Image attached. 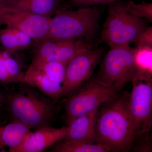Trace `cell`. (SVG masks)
<instances>
[{"mask_svg": "<svg viewBox=\"0 0 152 152\" xmlns=\"http://www.w3.org/2000/svg\"><path fill=\"white\" fill-rule=\"evenodd\" d=\"M131 83L132 88L129 107L134 130L135 142L140 139L150 138L152 124V72L139 71Z\"/></svg>", "mask_w": 152, "mask_h": 152, "instance_id": "cell-5", "label": "cell"}, {"mask_svg": "<svg viewBox=\"0 0 152 152\" xmlns=\"http://www.w3.org/2000/svg\"><path fill=\"white\" fill-rule=\"evenodd\" d=\"M8 107L17 120L31 129L48 126L53 117L52 104L31 91H20L9 96Z\"/></svg>", "mask_w": 152, "mask_h": 152, "instance_id": "cell-6", "label": "cell"}, {"mask_svg": "<svg viewBox=\"0 0 152 152\" xmlns=\"http://www.w3.org/2000/svg\"><path fill=\"white\" fill-rule=\"evenodd\" d=\"M61 8V0H7L0 4V16L26 12L51 17Z\"/></svg>", "mask_w": 152, "mask_h": 152, "instance_id": "cell-12", "label": "cell"}, {"mask_svg": "<svg viewBox=\"0 0 152 152\" xmlns=\"http://www.w3.org/2000/svg\"><path fill=\"white\" fill-rule=\"evenodd\" d=\"M152 46H137L134 57L139 71L152 72Z\"/></svg>", "mask_w": 152, "mask_h": 152, "instance_id": "cell-17", "label": "cell"}, {"mask_svg": "<svg viewBox=\"0 0 152 152\" xmlns=\"http://www.w3.org/2000/svg\"><path fill=\"white\" fill-rule=\"evenodd\" d=\"M7 0H0V4L5 2Z\"/></svg>", "mask_w": 152, "mask_h": 152, "instance_id": "cell-24", "label": "cell"}, {"mask_svg": "<svg viewBox=\"0 0 152 152\" xmlns=\"http://www.w3.org/2000/svg\"><path fill=\"white\" fill-rule=\"evenodd\" d=\"M4 51L0 50V83H18L16 79L10 75L4 60Z\"/></svg>", "mask_w": 152, "mask_h": 152, "instance_id": "cell-20", "label": "cell"}, {"mask_svg": "<svg viewBox=\"0 0 152 152\" xmlns=\"http://www.w3.org/2000/svg\"><path fill=\"white\" fill-rule=\"evenodd\" d=\"M29 126L17 120L1 127V140L3 145L9 148V152L18 148L31 132Z\"/></svg>", "mask_w": 152, "mask_h": 152, "instance_id": "cell-15", "label": "cell"}, {"mask_svg": "<svg viewBox=\"0 0 152 152\" xmlns=\"http://www.w3.org/2000/svg\"><path fill=\"white\" fill-rule=\"evenodd\" d=\"M134 48L129 45L110 48L101 63L95 80L120 92L138 72Z\"/></svg>", "mask_w": 152, "mask_h": 152, "instance_id": "cell-4", "label": "cell"}, {"mask_svg": "<svg viewBox=\"0 0 152 152\" xmlns=\"http://www.w3.org/2000/svg\"><path fill=\"white\" fill-rule=\"evenodd\" d=\"M101 14L100 9L97 6L75 10L61 7L51 17L47 39L83 38L90 40L97 31Z\"/></svg>", "mask_w": 152, "mask_h": 152, "instance_id": "cell-2", "label": "cell"}, {"mask_svg": "<svg viewBox=\"0 0 152 152\" xmlns=\"http://www.w3.org/2000/svg\"><path fill=\"white\" fill-rule=\"evenodd\" d=\"M52 150L55 152H108L111 151L99 143H89L64 140L58 143Z\"/></svg>", "mask_w": 152, "mask_h": 152, "instance_id": "cell-16", "label": "cell"}, {"mask_svg": "<svg viewBox=\"0 0 152 152\" xmlns=\"http://www.w3.org/2000/svg\"><path fill=\"white\" fill-rule=\"evenodd\" d=\"M67 64L32 61L24 73L23 83L37 88L54 102L61 98Z\"/></svg>", "mask_w": 152, "mask_h": 152, "instance_id": "cell-8", "label": "cell"}, {"mask_svg": "<svg viewBox=\"0 0 152 152\" xmlns=\"http://www.w3.org/2000/svg\"><path fill=\"white\" fill-rule=\"evenodd\" d=\"M128 10L132 15L140 18L152 21V4L142 2L135 4L130 1L127 2Z\"/></svg>", "mask_w": 152, "mask_h": 152, "instance_id": "cell-18", "label": "cell"}, {"mask_svg": "<svg viewBox=\"0 0 152 152\" xmlns=\"http://www.w3.org/2000/svg\"><path fill=\"white\" fill-rule=\"evenodd\" d=\"M135 43L137 46H152V28L147 27L139 36Z\"/></svg>", "mask_w": 152, "mask_h": 152, "instance_id": "cell-21", "label": "cell"}, {"mask_svg": "<svg viewBox=\"0 0 152 152\" xmlns=\"http://www.w3.org/2000/svg\"><path fill=\"white\" fill-rule=\"evenodd\" d=\"M120 0H69V4L71 6L79 8L85 7L99 4H110Z\"/></svg>", "mask_w": 152, "mask_h": 152, "instance_id": "cell-19", "label": "cell"}, {"mask_svg": "<svg viewBox=\"0 0 152 152\" xmlns=\"http://www.w3.org/2000/svg\"><path fill=\"white\" fill-rule=\"evenodd\" d=\"M2 101H3L2 96L1 94V92H0V107H1V105L2 103Z\"/></svg>", "mask_w": 152, "mask_h": 152, "instance_id": "cell-23", "label": "cell"}, {"mask_svg": "<svg viewBox=\"0 0 152 152\" xmlns=\"http://www.w3.org/2000/svg\"><path fill=\"white\" fill-rule=\"evenodd\" d=\"M0 132H1V126H0ZM4 146L3 145L2 142L1 140V135H0V152L5 151V150L4 149Z\"/></svg>", "mask_w": 152, "mask_h": 152, "instance_id": "cell-22", "label": "cell"}, {"mask_svg": "<svg viewBox=\"0 0 152 152\" xmlns=\"http://www.w3.org/2000/svg\"><path fill=\"white\" fill-rule=\"evenodd\" d=\"M104 53L102 48L86 49L68 62L61 98L69 96L82 87L91 77Z\"/></svg>", "mask_w": 152, "mask_h": 152, "instance_id": "cell-9", "label": "cell"}, {"mask_svg": "<svg viewBox=\"0 0 152 152\" xmlns=\"http://www.w3.org/2000/svg\"><path fill=\"white\" fill-rule=\"evenodd\" d=\"M129 94L127 91L120 94L103 104L98 110L97 140L111 152H129L134 146L135 137L129 110Z\"/></svg>", "mask_w": 152, "mask_h": 152, "instance_id": "cell-1", "label": "cell"}, {"mask_svg": "<svg viewBox=\"0 0 152 152\" xmlns=\"http://www.w3.org/2000/svg\"><path fill=\"white\" fill-rule=\"evenodd\" d=\"M113 88L107 87L94 79L68 96L65 102L68 124L74 119L99 109L103 104L120 94Z\"/></svg>", "mask_w": 152, "mask_h": 152, "instance_id": "cell-7", "label": "cell"}, {"mask_svg": "<svg viewBox=\"0 0 152 152\" xmlns=\"http://www.w3.org/2000/svg\"><path fill=\"white\" fill-rule=\"evenodd\" d=\"M50 18L30 13H10L0 16V27L5 25L16 29L27 35L37 44L48 37Z\"/></svg>", "mask_w": 152, "mask_h": 152, "instance_id": "cell-10", "label": "cell"}, {"mask_svg": "<svg viewBox=\"0 0 152 152\" xmlns=\"http://www.w3.org/2000/svg\"><path fill=\"white\" fill-rule=\"evenodd\" d=\"M99 109L73 120L68 124L69 132L65 139L86 142L98 143L96 127Z\"/></svg>", "mask_w": 152, "mask_h": 152, "instance_id": "cell-13", "label": "cell"}, {"mask_svg": "<svg viewBox=\"0 0 152 152\" xmlns=\"http://www.w3.org/2000/svg\"><path fill=\"white\" fill-rule=\"evenodd\" d=\"M142 19L128 11L127 2L117 1L109 4L108 14L99 43L110 48L129 45L135 43L147 28Z\"/></svg>", "mask_w": 152, "mask_h": 152, "instance_id": "cell-3", "label": "cell"}, {"mask_svg": "<svg viewBox=\"0 0 152 152\" xmlns=\"http://www.w3.org/2000/svg\"><path fill=\"white\" fill-rule=\"evenodd\" d=\"M68 126L60 128L48 126L31 132L19 147L11 152H40L66 138Z\"/></svg>", "mask_w": 152, "mask_h": 152, "instance_id": "cell-11", "label": "cell"}, {"mask_svg": "<svg viewBox=\"0 0 152 152\" xmlns=\"http://www.w3.org/2000/svg\"><path fill=\"white\" fill-rule=\"evenodd\" d=\"M33 41L27 35L16 29L8 26L0 28V43L5 51L10 54L27 48Z\"/></svg>", "mask_w": 152, "mask_h": 152, "instance_id": "cell-14", "label": "cell"}]
</instances>
